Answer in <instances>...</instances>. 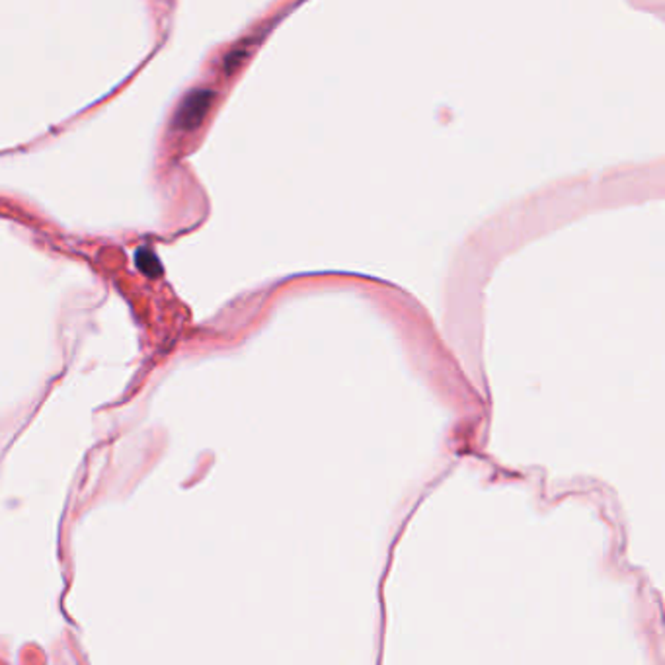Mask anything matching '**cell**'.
<instances>
[{
    "mask_svg": "<svg viewBox=\"0 0 665 665\" xmlns=\"http://www.w3.org/2000/svg\"><path fill=\"white\" fill-rule=\"evenodd\" d=\"M213 101H215V92H213V90L201 88V90L189 92L182 100V104L178 106V111L172 119L174 129L196 131L197 127H201L203 119H206L209 114Z\"/></svg>",
    "mask_w": 665,
    "mask_h": 665,
    "instance_id": "6da1fadb",
    "label": "cell"
},
{
    "mask_svg": "<svg viewBox=\"0 0 665 665\" xmlns=\"http://www.w3.org/2000/svg\"><path fill=\"white\" fill-rule=\"evenodd\" d=\"M135 260H137V267L146 276L154 277L162 272L159 258H156L154 252L149 250V248H139L137 254H135Z\"/></svg>",
    "mask_w": 665,
    "mask_h": 665,
    "instance_id": "7a4b0ae2",
    "label": "cell"
}]
</instances>
